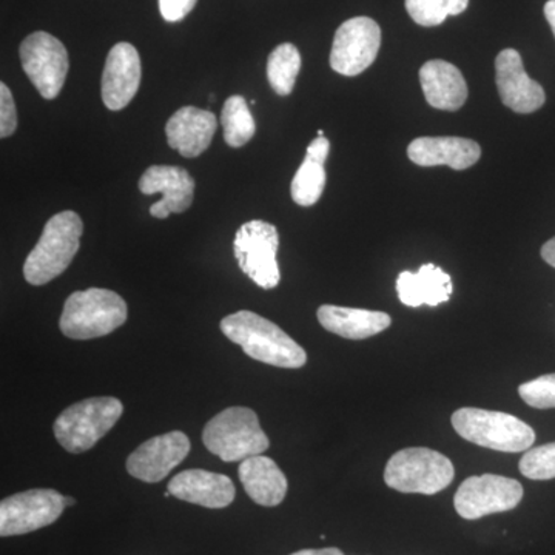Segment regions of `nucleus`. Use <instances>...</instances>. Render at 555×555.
I'll list each match as a JSON object with an SVG mask.
<instances>
[{
	"label": "nucleus",
	"instance_id": "34",
	"mask_svg": "<svg viewBox=\"0 0 555 555\" xmlns=\"http://www.w3.org/2000/svg\"><path fill=\"white\" fill-rule=\"evenodd\" d=\"M542 258L545 259L547 264L555 268V236L542 247Z\"/></svg>",
	"mask_w": 555,
	"mask_h": 555
},
{
	"label": "nucleus",
	"instance_id": "31",
	"mask_svg": "<svg viewBox=\"0 0 555 555\" xmlns=\"http://www.w3.org/2000/svg\"><path fill=\"white\" fill-rule=\"evenodd\" d=\"M198 0H159V11L167 22L184 20L195 9Z\"/></svg>",
	"mask_w": 555,
	"mask_h": 555
},
{
	"label": "nucleus",
	"instance_id": "4",
	"mask_svg": "<svg viewBox=\"0 0 555 555\" xmlns=\"http://www.w3.org/2000/svg\"><path fill=\"white\" fill-rule=\"evenodd\" d=\"M203 441L222 462H243L262 455L270 441L259 425L257 412L248 408H228L204 427Z\"/></svg>",
	"mask_w": 555,
	"mask_h": 555
},
{
	"label": "nucleus",
	"instance_id": "18",
	"mask_svg": "<svg viewBox=\"0 0 555 555\" xmlns=\"http://www.w3.org/2000/svg\"><path fill=\"white\" fill-rule=\"evenodd\" d=\"M169 492L184 502L222 509L232 505L236 489L233 481L222 474L208 473L204 469H190L171 478Z\"/></svg>",
	"mask_w": 555,
	"mask_h": 555
},
{
	"label": "nucleus",
	"instance_id": "14",
	"mask_svg": "<svg viewBox=\"0 0 555 555\" xmlns=\"http://www.w3.org/2000/svg\"><path fill=\"white\" fill-rule=\"evenodd\" d=\"M495 80L500 100L507 108L528 115L545 105V90L529 78L517 50L506 49L496 56Z\"/></svg>",
	"mask_w": 555,
	"mask_h": 555
},
{
	"label": "nucleus",
	"instance_id": "32",
	"mask_svg": "<svg viewBox=\"0 0 555 555\" xmlns=\"http://www.w3.org/2000/svg\"><path fill=\"white\" fill-rule=\"evenodd\" d=\"M331 152V142L324 137H317L310 142L306 158L317 160L320 164H326V159Z\"/></svg>",
	"mask_w": 555,
	"mask_h": 555
},
{
	"label": "nucleus",
	"instance_id": "3",
	"mask_svg": "<svg viewBox=\"0 0 555 555\" xmlns=\"http://www.w3.org/2000/svg\"><path fill=\"white\" fill-rule=\"evenodd\" d=\"M129 315L127 302L107 288L75 292L65 301L60 327L65 337L93 339L105 337L122 326Z\"/></svg>",
	"mask_w": 555,
	"mask_h": 555
},
{
	"label": "nucleus",
	"instance_id": "15",
	"mask_svg": "<svg viewBox=\"0 0 555 555\" xmlns=\"http://www.w3.org/2000/svg\"><path fill=\"white\" fill-rule=\"evenodd\" d=\"M144 195L160 193L163 198L150 207L153 218L166 219L171 214H184L193 203L195 181L188 170L177 166H152L139 179Z\"/></svg>",
	"mask_w": 555,
	"mask_h": 555
},
{
	"label": "nucleus",
	"instance_id": "8",
	"mask_svg": "<svg viewBox=\"0 0 555 555\" xmlns=\"http://www.w3.org/2000/svg\"><path fill=\"white\" fill-rule=\"evenodd\" d=\"M280 235L278 229L261 219H254L241 225L236 232L233 250L241 270L257 286L270 291L281 281L278 266Z\"/></svg>",
	"mask_w": 555,
	"mask_h": 555
},
{
	"label": "nucleus",
	"instance_id": "13",
	"mask_svg": "<svg viewBox=\"0 0 555 555\" xmlns=\"http://www.w3.org/2000/svg\"><path fill=\"white\" fill-rule=\"evenodd\" d=\"M190 448L189 437L179 430L150 438L129 456L127 470L145 483H159L184 462Z\"/></svg>",
	"mask_w": 555,
	"mask_h": 555
},
{
	"label": "nucleus",
	"instance_id": "37",
	"mask_svg": "<svg viewBox=\"0 0 555 555\" xmlns=\"http://www.w3.org/2000/svg\"><path fill=\"white\" fill-rule=\"evenodd\" d=\"M318 137H324V131L323 130H318Z\"/></svg>",
	"mask_w": 555,
	"mask_h": 555
},
{
	"label": "nucleus",
	"instance_id": "20",
	"mask_svg": "<svg viewBox=\"0 0 555 555\" xmlns=\"http://www.w3.org/2000/svg\"><path fill=\"white\" fill-rule=\"evenodd\" d=\"M397 294L408 308L443 305L454 294L452 278L443 269L425 264L418 272H401L397 280Z\"/></svg>",
	"mask_w": 555,
	"mask_h": 555
},
{
	"label": "nucleus",
	"instance_id": "35",
	"mask_svg": "<svg viewBox=\"0 0 555 555\" xmlns=\"http://www.w3.org/2000/svg\"><path fill=\"white\" fill-rule=\"evenodd\" d=\"M545 16L547 24H550L551 30L555 36V0H547L545 5Z\"/></svg>",
	"mask_w": 555,
	"mask_h": 555
},
{
	"label": "nucleus",
	"instance_id": "23",
	"mask_svg": "<svg viewBox=\"0 0 555 555\" xmlns=\"http://www.w3.org/2000/svg\"><path fill=\"white\" fill-rule=\"evenodd\" d=\"M238 476L247 495L259 506H278L286 499L287 478L269 456L255 455L243 460Z\"/></svg>",
	"mask_w": 555,
	"mask_h": 555
},
{
	"label": "nucleus",
	"instance_id": "21",
	"mask_svg": "<svg viewBox=\"0 0 555 555\" xmlns=\"http://www.w3.org/2000/svg\"><path fill=\"white\" fill-rule=\"evenodd\" d=\"M420 83L430 107L456 112L465 105L466 80L462 72L447 61L426 62L420 69Z\"/></svg>",
	"mask_w": 555,
	"mask_h": 555
},
{
	"label": "nucleus",
	"instance_id": "12",
	"mask_svg": "<svg viewBox=\"0 0 555 555\" xmlns=\"http://www.w3.org/2000/svg\"><path fill=\"white\" fill-rule=\"evenodd\" d=\"M382 28L371 17H352L335 33L331 67L343 76H358L377 60Z\"/></svg>",
	"mask_w": 555,
	"mask_h": 555
},
{
	"label": "nucleus",
	"instance_id": "36",
	"mask_svg": "<svg viewBox=\"0 0 555 555\" xmlns=\"http://www.w3.org/2000/svg\"><path fill=\"white\" fill-rule=\"evenodd\" d=\"M75 503H76L75 499H72V496H65V505L73 506V505H75Z\"/></svg>",
	"mask_w": 555,
	"mask_h": 555
},
{
	"label": "nucleus",
	"instance_id": "5",
	"mask_svg": "<svg viewBox=\"0 0 555 555\" xmlns=\"http://www.w3.org/2000/svg\"><path fill=\"white\" fill-rule=\"evenodd\" d=\"M452 426L469 443L509 454L528 451L535 441L531 426L505 412L462 408L452 415Z\"/></svg>",
	"mask_w": 555,
	"mask_h": 555
},
{
	"label": "nucleus",
	"instance_id": "26",
	"mask_svg": "<svg viewBox=\"0 0 555 555\" xmlns=\"http://www.w3.org/2000/svg\"><path fill=\"white\" fill-rule=\"evenodd\" d=\"M326 169L324 164L305 158L294 179H292V199L301 207H310L320 201L326 188Z\"/></svg>",
	"mask_w": 555,
	"mask_h": 555
},
{
	"label": "nucleus",
	"instance_id": "11",
	"mask_svg": "<svg viewBox=\"0 0 555 555\" xmlns=\"http://www.w3.org/2000/svg\"><path fill=\"white\" fill-rule=\"evenodd\" d=\"M65 496L53 489H31L0 503V535H24L53 525L64 513Z\"/></svg>",
	"mask_w": 555,
	"mask_h": 555
},
{
	"label": "nucleus",
	"instance_id": "1",
	"mask_svg": "<svg viewBox=\"0 0 555 555\" xmlns=\"http://www.w3.org/2000/svg\"><path fill=\"white\" fill-rule=\"evenodd\" d=\"M221 332L254 360L281 369H299L308 353L283 328L250 310H240L221 321Z\"/></svg>",
	"mask_w": 555,
	"mask_h": 555
},
{
	"label": "nucleus",
	"instance_id": "30",
	"mask_svg": "<svg viewBox=\"0 0 555 555\" xmlns=\"http://www.w3.org/2000/svg\"><path fill=\"white\" fill-rule=\"evenodd\" d=\"M17 129V112L13 94L5 83H0V137L9 138Z\"/></svg>",
	"mask_w": 555,
	"mask_h": 555
},
{
	"label": "nucleus",
	"instance_id": "7",
	"mask_svg": "<svg viewBox=\"0 0 555 555\" xmlns=\"http://www.w3.org/2000/svg\"><path fill=\"white\" fill-rule=\"evenodd\" d=\"M455 477L451 460L427 448H408L390 456L385 470L389 488L403 494L434 495Z\"/></svg>",
	"mask_w": 555,
	"mask_h": 555
},
{
	"label": "nucleus",
	"instance_id": "9",
	"mask_svg": "<svg viewBox=\"0 0 555 555\" xmlns=\"http://www.w3.org/2000/svg\"><path fill=\"white\" fill-rule=\"evenodd\" d=\"M21 62L33 86L43 100L60 96L67 79L69 61L67 49L50 33L36 31L21 46Z\"/></svg>",
	"mask_w": 555,
	"mask_h": 555
},
{
	"label": "nucleus",
	"instance_id": "16",
	"mask_svg": "<svg viewBox=\"0 0 555 555\" xmlns=\"http://www.w3.org/2000/svg\"><path fill=\"white\" fill-rule=\"evenodd\" d=\"M141 57L131 43L119 42L109 50L102 73V101L112 112H119L137 96L141 86Z\"/></svg>",
	"mask_w": 555,
	"mask_h": 555
},
{
	"label": "nucleus",
	"instance_id": "17",
	"mask_svg": "<svg viewBox=\"0 0 555 555\" xmlns=\"http://www.w3.org/2000/svg\"><path fill=\"white\" fill-rule=\"evenodd\" d=\"M217 127V116L208 109L182 107L167 122V141L184 158H196L210 147Z\"/></svg>",
	"mask_w": 555,
	"mask_h": 555
},
{
	"label": "nucleus",
	"instance_id": "33",
	"mask_svg": "<svg viewBox=\"0 0 555 555\" xmlns=\"http://www.w3.org/2000/svg\"><path fill=\"white\" fill-rule=\"evenodd\" d=\"M291 555H345L338 547H323V550H302Z\"/></svg>",
	"mask_w": 555,
	"mask_h": 555
},
{
	"label": "nucleus",
	"instance_id": "28",
	"mask_svg": "<svg viewBox=\"0 0 555 555\" xmlns=\"http://www.w3.org/2000/svg\"><path fill=\"white\" fill-rule=\"evenodd\" d=\"M520 473L529 480L555 478V443L531 449L520 460Z\"/></svg>",
	"mask_w": 555,
	"mask_h": 555
},
{
	"label": "nucleus",
	"instance_id": "22",
	"mask_svg": "<svg viewBox=\"0 0 555 555\" xmlns=\"http://www.w3.org/2000/svg\"><path fill=\"white\" fill-rule=\"evenodd\" d=\"M317 315L321 326L331 334L356 341L375 337L392 324V318L385 312L341 306H321Z\"/></svg>",
	"mask_w": 555,
	"mask_h": 555
},
{
	"label": "nucleus",
	"instance_id": "10",
	"mask_svg": "<svg viewBox=\"0 0 555 555\" xmlns=\"http://www.w3.org/2000/svg\"><path fill=\"white\" fill-rule=\"evenodd\" d=\"M524 499V486L513 478L485 474L460 485L454 499L456 513L465 520L516 509Z\"/></svg>",
	"mask_w": 555,
	"mask_h": 555
},
{
	"label": "nucleus",
	"instance_id": "19",
	"mask_svg": "<svg viewBox=\"0 0 555 555\" xmlns=\"http://www.w3.org/2000/svg\"><path fill=\"white\" fill-rule=\"evenodd\" d=\"M408 156L416 166H449L454 170H466L478 163L481 149L473 139L418 138L409 144Z\"/></svg>",
	"mask_w": 555,
	"mask_h": 555
},
{
	"label": "nucleus",
	"instance_id": "25",
	"mask_svg": "<svg viewBox=\"0 0 555 555\" xmlns=\"http://www.w3.org/2000/svg\"><path fill=\"white\" fill-rule=\"evenodd\" d=\"M222 129L225 142L233 149L243 147L255 137L257 126L246 100L243 96H232L224 102L221 113Z\"/></svg>",
	"mask_w": 555,
	"mask_h": 555
},
{
	"label": "nucleus",
	"instance_id": "6",
	"mask_svg": "<svg viewBox=\"0 0 555 555\" xmlns=\"http://www.w3.org/2000/svg\"><path fill=\"white\" fill-rule=\"evenodd\" d=\"M122 403L115 397H94L65 409L54 422V437L72 454L93 448L122 415Z\"/></svg>",
	"mask_w": 555,
	"mask_h": 555
},
{
	"label": "nucleus",
	"instance_id": "27",
	"mask_svg": "<svg viewBox=\"0 0 555 555\" xmlns=\"http://www.w3.org/2000/svg\"><path fill=\"white\" fill-rule=\"evenodd\" d=\"M469 0H406L409 16L422 27H437L449 16L465 13Z\"/></svg>",
	"mask_w": 555,
	"mask_h": 555
},
{
	"label": "nucleus",
	"instance_id": "29",
	"mask_svg": "<svg viewBox=\"0 0 555 555\" xmlns=\"http://www.w3.org/2000/svg\"><path fill=\"white\" fill-rule=\"evenodd\" d=\"M521 400L535 409L555 408V374L542 375L518 387Z\"/></svg>",
	"mask_w": 555,
	"mask_h": 555
},
{
	"label": "nucleus",
	"instance_id": "2",
	"mask_svg": "<svg viewBox=\"0 0 555 555\" xmlns=\"http://www.w3.org/2000/svg\"><path fill=\"white\" fill-rule=\"evenodd\" d=\"M82 232V219L76 211L65 210L50 218L39 243L25 261L27 283L43 286L62 275L78 254Z\"/></svg>",
	"mask_w": 555,
	"mask_h": 555
},
{
	"label": "nucleus",
	"instance_id": "24",
	"mask_svg": "<svg viewBox=\"0 0 555 555\" xmlns=\"http://www.w3.org/2000/svg\"><path fill=\"white\" fill-rule=\"evenodd\" d=\"M301 69V54L292 43H281L270 53L268 61V79L270 87L280 96H288L294 91L295 82Z\"/></svg>",
	"mask_w": 555,
	"mask_h": 555
}]
</instances>
